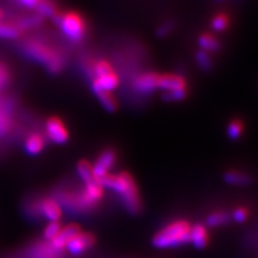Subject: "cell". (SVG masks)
I'll return each instance as SVG.
<instances>
[{"instance_id": "6da1fadb", "label": "cell", "mask_w": 258, "mask_h": 258, "mask_svg": "<svg viewBox=\"0 0 258 258\" xmlns=\"http://www.w3.org/2000/svg\"><path fill=\"white\" fill-rule=\"evenodd\" d=\"M101 186L116 192L128 213L138 214L141 210V200L138 187L131 174L122 172L120 174H108L99 180Z\"/></svg>"}, {"instance_id": "7a4b0ae2", "label": "cell", "mask_w": 258, "mask_h": 258, "mask_svg": "<svg viewBox=\"0 0 258 258\" xmlns=\"http://www.w3.org/2000/svg\"><path fill=\"white\" fill-rule=\"evenodd\" d=\"M190 225L186 221H174L159 230L152 239V244L158 249L175 248L189 243Z\"/></svg>"}, {"instance_id": "3957f363", "label": "cell", "mask_w": 258, "mask_h": 258, "mask_svg": "<svg viewBox=\"0 0 258 258\" xmlns=\"http://www.w3.org/2000/svg\"><path fill=\"white\" fill-rule=\"evenodd\" d=\"M61 31L71 41H80L85 35V24L76 13H67L56 19Z\"/></svg>"}, {"instance_id": "277c9868", "label": "cell", "mask_w": 258, "mask_h": 258, "mask_svg": "<svg viewBox=\"0 0 258 258\" xmlns=\"http://www.w3.org/2000/svg\"><path fill=\"white\" fill-rule=\"evenodd\" d=\"M26 51L32 58L44 62L52 72H57L60 70L62 59L57 53L53 52L50 47L34 42L27 45Z\"/></svg>"}, {"instance_id": "5b68a950", "label": "cell", "mask_w": 258, "mask_h": 258, "mask_svg": "<svg viewBox=\"0 0 258 258\" xmlns=\"http://www.w3.org/2000/svg\"><path fill=\"white\" fill-rule=\"evenodd\" d=\"M95 243V238L90 232H80L79 235L72 238L66 245L68 252L78 256L88 251Z\"/></svg>"}, {"instance_id": "8992f818", "label": "cell", "mask_w": 258, "mask_h": 258, "mask_svg": "<svg viewBox=\"0 0 258 258\" xmlns=\"http://www.w3.org/2000/svg\"><path fill=\"white\" fill-rule=\"evenodd\" d=\"M116 160V155L114 151L107 150L104 151L102 154L97 159L93 168V174L96 180H101L102 177L109 174L110 169L114 166Z\"/></svg>"}, {"instance_id": "52a82bcc", "label": "cell", "mask_w": 258, "mask_h": 258, "mask_svg": "<svg viewBox=\"0 0 258 258\" xmlns=\"http://www.w3.org/2000/svg\"><path fill=\"white\" fill-rule=\"evenodd\" d=\"M46 134L54 143L62 144L68 140V132L67 128L64 127L60 119L53 117L47 120L46 126Z\"/></svg>"}, {"instance_id": "ba28073f", "label": "cell", "mask_w": 258, "mask_h": 258, "mask_svg": "<svg viewBox=\"0 0 258 258\" xmlns=\"http://www.w3.org/2000/svg\"><path fill=\"white\" fill-rule=\"evenodd\" d=\"M80 232L81 230L78 225H75V224L68 225L59 231V233L55 237V239L51 241V246L55 249L56 252H60L61 249H63V247H66L68 242L72 238L79 235Z\"/></svg>"}, {"instance_id": "9c48e42d", "label": "cell", "mask_w": 258, "mask_h": 258, "mask_svg": "<svg viewBox=\"0 0 258 258\" xmlns=\"http://www.w3.org/2000/svg\"><path fill=\"white\" fill-rule=\"evenodd\" d=\"M39 214L43 215L50 222H58L61 217V209L57 201L53 199H45L37 205Z\"/></svg>"}, {"instance_id": "30bf717a", "label": "cell", "mask_w": 258, "mask_h": 258, "mask_svg": "<svg viewBox=\"0 0 258 258\" xmlns=\"http://www.w3.org/2000/svg\"><path fill=\"white\" fill-rule=\"evenodd\" d=\"M157 87L161 88L166 92H174V91H185L186 90V83L185 80L176 75H165L159 76Z\"/></svg>"}, {"instance_id": "8fae6325", "label": "cell", "mask_w": 258, "mask_h": 258, "mask_svg": "<svg viewBox=\"0 0 258 258\" xmlns=\"http://www.w3.org/2000/svg\"><path fill=\"white\" fill-rule=\"evenodd\" d=\"M159 76L153 72L149 74H143L136 79L134 87L137 92L141 94H149L152 93L157 87Z\"/></svg>"}, {"instance_id": "7c38bea8", "label": "cell", "mask_w": 258, "mask_h": 258, "mask_svg": "<svg viewBox=\"0 0 258 258\" xmlns=\"http://www.w3.org/2000/svg\"><path fill=\"white\" fill-rule=\"evenodd\" d=\"M118 85V78L114 74V71L111 70L107 74L96 77L93 82V91H106L111 92Z\"/></svg>"}, {"instance_id": "4fadbf2b", "label": "cell", "mask_w": 258, "mask_h": 258, "mask_svg": "<svg viewBox=\"0 0 258 258\" xmlns=\"http://www.w3.org/2000/svg\"><path fill=\"white\" fill-rule=\"evenodd\" d=\"M189 243L198 249H203L208 244V231L206 226L197 224L190 226Z\"/></svg>"}, {"instance_id": "5bb4252c", "label": "cell", "mask_w": 258, "mask_h": 258, "mask_svg": "<svg viewBox=\"0 0 258 258\" xmlns=\"http://www.w3.org/2000/svg\"><path fill=\"white\" fill-rule=\"evenodd\" d=\"M44 140L39 134L30 135L25 142V150L30 155H37L42 151Z\"/></svg>"}, {"instance_id": "9a60e30c", "label": "cell", "mask_w": 258, "mask_h": 258, "mask_svg": "<svg viewBox=\"0 0 258 258\" xmlns=\"http://www.w3.org/2000/svg\"><path fill=\"white\" fill-rule=\"evenodd\" d=\"M226 183L230 185H247L251 183V177L243 172L229 171L224 175Z\"/></svg>"}, {"instance_id": "2e32d148", "label": "cell", "mask_w": 258, "mask_h": 258, "mask_svg": "<svg viewBox=\"0 0 258 258\" xmlns=\"http://www.w3.org/2000/svg\"><path fill=\"white\" fill-rule=\"evenodd\" d=\"M96 96L98 97L99 101L103 106V108L106 109L109 112H114L117 107V102L115 100L114 97L111 95V92H106V91H96L94 92Z\"/></svg>"}, {"instance_id": "e0dca14e", "label": "cell", "mask_w": 258, "mask_h": 258, "mask_svg": "<svg viewBox=\"0 0 258 258\" xmlns=\"http://www.w3.org/2000/svg\"><path fill=\"white\" fill-rule=\"evenodd\" d=\"M230 221V216L226 212L222 211H217L213 212L210 214L207 217V225L209 227H220V226H223L225 224H227Z\"/></svg>"}, {"instance_id": "ac0fdd59", "label": "cell", "mask_w": 258, "mask_h": 258, "mask_svg": "<svg viewBox=\"0 0 258 258\" xmlns=\"http://www.w3.org/2000/svg\"><path fill=\"white\" fill-rule=\"evenodd\" d=\"M78 173L85 184L96 180L93 174V168L87 161H81L78 165Z\"/></svg>"}, {"instance_id": "d6986e66", "label": "cell", "mask_w": 258, "mask_h": 258, "mask_svg": "<svg viewBox=\"0 0 258 258\" xmlns=\"http://www.w3.org/2000/svg\"><path fill=\"white\" fill-rule=\"evenodd\" d=\"M199 44L204 48V51H217L220 48V42L209 34L203 35L199 38Z\"/></svg>"}, {"instance_id": "ffe728a7", "label": "cell", "mask_w": 258, "mask_h": 258, "mask_svg": "<svg viewBox=\"0 0 258 258\" xmlns=\"http://www.w3.org/2000/svg\"><path fill=\"white\" fill-rule=\"evenodd\" d=\"M242 131H243V125H242V122L239 119H235L228 125L227 134L230 139L236 140L241 136Z\"/></svg>"}, {"instance_id": "44dd1931", "label": "cell", "mask_w": 258, "mask_h": 258, "mask_svg": "<svg viewBox=\"0 0 258 258\" xmlns=\"http://www.w3.org/2000/svg\"><path fill=\"white\" fill-rule=\"evenodd\" d=\"M36 9L40 14L44 16L55 15V8L50 2H47V0H40L36 6Z\"/></svg>"}, {"instance_id": "7402d4cb", "label": "cell", "mask_w": 258, "mask_h": 258, "mask_svg": "<svg viewBox=\"0 0 258 258\" xmlns=\"http://www.w3.org/2000/svg\"><path fill=\"white\" fill-rule=\"evenodd\" d=\"M61 230V226L58 222H51L46 226L44 230V239L46 241H52L55 239V237L58 235L59 231Z\"/></svg>"}, {"instance_id": "603a6c76", "label": "cell", "mask_w": 258, "mask_h": 258, "mask_svg": "<svg viewBox=\"0 0 258 258\" xmlns=\"http://www.w3.org/2000/svg\"><path fill=\"white\" fill-rule=\"evenodd\" d=\"M19 29L10 26V25H5V24H0V38L4 39H14L19 37Z\"/></svg>"}, {"instance_id": "cb8c5ba5", "label": "cell", "mask_w": 258, "mask_h": 258, "mask_svg": "<svg viewBox=\"0 0 258 258\" xmlns=\"http://www.w3.org/2000/svg\"><path fill=\"white\" fill-rule=\"evenodd\" d=\"M196 57H197V62L201 69L209 70L210 68H211V66H212L211 58H210V56L208 55L207 52L199 51L196 55Z\"/></svg>"}, {"instance_id": "d4e9b609", "label": "cell", "mask_w": 258, "mask_h": 258, "mask_svg": "<svg viewBox=\"0 0 258 258\" xmlns=\"http://www.w3.org/2000/svg\"><path fill=\"white\" fill-rule=\"evenodd\" d=\"M228 23H229V21H228L227 16H226L225 14H219L214 18V20L212 22V27H213V29H215L217 31H222V30L227 28Z\"/></svg>"}, {"instance_id": "484cf974", "label": "cell", "mask_w": 258, "mask_h": 258, "mask_svg": "<svg viewBox=\"0 0 258 258\" xmlns=\"http://www.w3.org/2000/svg\"><path fill=\"white\" fill-rule=\"evenodd\" d=\"M185 96H186V90L166 92L164 94V99L167 101H179V100H182Z\"/></svg>"}, {"instance_id": "4316f807", "label": "cell", "mask_w": 258, "mask_h": 258, "mask_svg": "<svg viewBox=\"0 0 258 258\" xmlns=\"http://www.w3.org/2000/svg\"><path fill=\"white\" fill-rule=\"evenodd\" d=\"M232 219L237 223H243L247 219V211L243 208L236 209L232 213Z\"/></svg>"}, {"instance_id": "83f0119b", "label": "cell", "mask_w": 258, "mask_h": 258, "mask_svg": "<svg viewBox=\"0 0 258 258\" xmlns=\"http://www.w3.org/2000/svg\"><path fill=\"white\" fill-rule=\"evenodd\" d=\"M171 29H172V24L171 23H166V24H164V25H161L158 28L157 34H158V36H166L171 31Z\"/></svg>"}, {"instance_id": "f1b7e54d", "label": "cell", "mask_w": 258, "mask_h": 258, "mask_svg": "<svg viewBox=\"0 0 258 258\" xmlns=\"http://www.w3.org/2000/svg\"><path fill=\"white\" fill-rule=\"evenodd\" d=\"M8 81V72L7 70L0 64V87H3Z\"/></svg>"}, {"instance_id": "f546056e", "label": "cell", "mask_w": 258, "mask_h": 258, "mask_svg": "<svg viewBox=\"0 0 258 258\" xmlns=\"http://www.w3.org/2000/svg\"><path fill=\"white\" fill-rule=\"evenodd\" d=\"M7 128H8V122L6 120L5 116L0 114V135H3V134L6 133Z\"/></svg>"}, {"instance_id": "4dcf8cb0", "label": "cell", "mask_w": 258, "mask_h": 258, "mask_svg": "<svg viewBox=\"0 0 258 258\" xmlns=\"http://www.w3.org/2000/svg\"><path fill=\"white\" fill-rule=\"evenodd\" d=\"M20 2L28 8H34L37 6V4L40 2V0H20Z\"/></svg>"}, {"instance_id": "1f68e13d", "label": "cell", "mask_w": 258, "mask_h": 258, "mask_svg": "<svg viewBox=\"0 0 258 258\" xmlns=\"http://www.w3.org/2000/svg\"><path fill=\"white\" fill-rule=\"evenodd\" d=\"M3 16H4V14H3L2 10H0V21H2V20H3Z\"/></svg>"}]
</instances>
